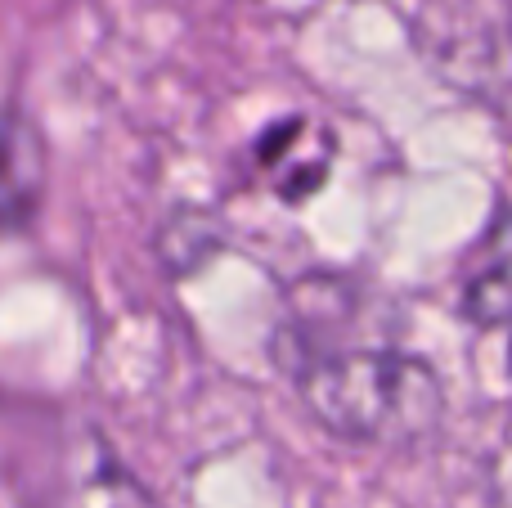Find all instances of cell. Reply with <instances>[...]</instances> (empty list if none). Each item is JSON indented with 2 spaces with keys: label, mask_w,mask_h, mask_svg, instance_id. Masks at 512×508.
Segmentation results:
<instances>
[{
  "label": "cell",
  "mask_w": 512,
  "mask_h": 508,
  "mask_svg": "<svg viewBox=\"0 0 512 508\" xmlns=\"http://www.w3.org/2000/svg\"><path fill=\"white\" fill-rule=\"evenodd\" d=\"M297 383L301 401L328 432L369 446L418 441L445 414L436 369L405 351H315L297 360Z\"/></svg>",
  "instance_id": "1"
},
{
  "label": "cell",
  "mask_w": 512,
  "mask_h": 508,
  "mask_svg": "<svg viewBox=\"0 0 512 508\" xmlns=\"http://www.w3.org/2000/svg\"><path fill=\"white\" fill-rule=\"evenodd\" d=\"M463 311L495 329L512 324V207H499L463 270Z\"/></svg>",
  "instance_id": "3"
},
{
  "label": "cell",
  "mask_w": 512,
  "mask_h": 508,
  "mask_svg": "<svg viewBox=\"0 0 512 508\" xmlns=\"http://www.w3.org/2000/svg\"><path fill=\"white\" fill-rule=\"evenodd\" d=\"M328 153H333L328 131H319L315 122H306V117H292V122L274 126V131L261 140V167L283 198H301L324 180Z\"/></svg>",
  "instance_id": "4"
},
{
  "label": "cell",
  "mask_w": 512,
  "mask_h": 508,
  "mask_svg": "<svg viewBox=\"0 0 512 508\" xmlns=\"http://www.w3.org/2000/svg\"><path fill=\"white\" fill-rule=\"evenodd\" d=\"M423 45L445 77L481 86L486 77H504L512 63V27L508 9L495 0H432L423 23Z\"/></svg>",
  "instance_id": "2"
},
{
  "label": "cell",
  "mask_w": 512,
  "mask_h": 508,
  "mask_svg": "<svg viewBox=\"0 0 512 508\" xmlns=\"http://www.w3.org/2000/svg\"><path fill=\"white\" fill-rule=\"evenodd\" d=\"M63 508H158V500L113 455H99L95 468H86L68 482Z\"/></svg>",
  "instance_id": "5"
}]
</instances>
